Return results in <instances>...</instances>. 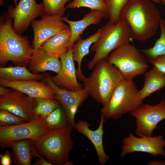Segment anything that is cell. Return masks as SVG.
<instances>
[{"label": "cell", "mask_w": 165, "mask_h": 165, "mask_svg": "<svg viewBox=\"0 0 165 165\" xmlns=\"http://www.w3.org/2000/svg\"><path fill=\"white\" fill-rule=\"evenodd\" d=\"M136 119V134L141 137H152L158 124L165 119V101L163 99L158 104H142L131 113Z\"/></svg>", "instance_id": "10"}, {"label": "cell", "mask_w": 165, "mask_h": 165, "mask_svg": "<svg viewBox=\"0 0 165 165\" xmlns=\"http://www.w3.org/2000/svg\"><path fill=\"white\" fill-rule=\"evenodd\" d=\"M58 16L44 14L39 20H33L31 25L34 33L32 47L34 49L40 47L51 37L70 30L68 25Z\"/></svg>", "instance_id": "14"}, {"label": "cell", "mask_w": 165, "mask_h": 165, "mask_svg": "<svg viewBox=\"0 0 165 165\" xmlns=\"http://www.w3.org/2000/svg\"><path fill=\"white\" fill-rule=\"evenodd\" d=\"M59 58L47 53L41 47L37 49H33L28 64L29 70L35 73L48 71L57 73L62 66Z\"/></svg>", "instance_id": "18"}, {"label": "cell", "mask_w": 165, "mask_h": 165, "mask_svg": "<svg viewBox=\"0 0 165 165\" xmlns=\"http://www.w3.org/2000/svg\"><path fill=\"white\" fill-rule=\"evenodd\" d=\"M43 81L47 83L54 91L56 99L64 109L69 125L75 130V116L79 107L88 98L89 94L87 89L84 88L79 90L72 91L60 88L53 82L51 76L47 74H45Z\"/></svg>", "instance_id": "9"}, {"label": "cell", "mask_w": 165, "mask_h": 165, "mask_svg": "<svg viewBox=\"0 0 165 165\" xmlns=\"http://www.w3.org/2000/svg\"><path fill=\"white\" fill-rule=\"evenodd\" d=\"M159 27L160 35L159 38L156 41L154 46L148 49L140 50L148 62L151 63L156 57L165 55V20L161 18Z\"/></svg>", "instance_id": "25"}, {"label": "cell", "mask_w": 165, "mask_h": 165, "mask_svg": "<svg viewBox=\"0 0 165 165\" xmlns=\"http://www.w3.org/2000/svg\"><path fill=\"white\" fill-rule=\"evenodd\" d=\"M35 165H53L47 160H38L33 164Z\"/></svg>", "instance_id": "34"}, {"label": "cell", "mask_w": 165, "mask_h": 165, "mask_svg": "<svg viewBox=\"0 0 165 165\" xmlns=\"http://www.w3.org/2000/svg\"><path fill=\"white\" fill-rule=\"evenodd\" d=\"M81 7L97 9L103 12L105 8L104 0H73L65 6L66 9H75Z\"/></svg>", "instance_id": "30"}, {"label": "cell", "mask_w": 165, "mask_h": 165, "mask_svg": "<svg viewBox=\"0 0 165 165\" xmlns=\"http://www.w3.org/2000/svg\"><path fill=\"white\" fill-rule=\"evenodd\" d=\"M45 120L47 124L53 130L69 125L66 115L63 112L60 106L46 117Z\"/></svg>", "instance_id": "29"}, {"label": "cell", "mask_w": 165, "mask_h": 165, "mask_svg": "<svg viewBox=\"0 0 165 165\" xmlns=\"http://www.w3.org/2000/svg\"><path fill=\"white\" fill-rule=\"evenodd\" d=\"M101 28H99L96 32L85 39H82L80 36L72 46L73 59L78 63L76 69L77 78L83 82L86 77L83 74L81 69L82 60L84 57L90 53L91 46L98 41L101 36Z\"/></svg>", "instance_id": "20"}, {"label": "cell", "mask_w": 165, "mask_h": 165, "mask_svg": "<svg viewBox=\"0 0 165 165\" xmlns=\"http://www.w3.org/2000/svg\"><path fill=\"white\" fill-rule=\"evenodd\" d=\"M61 19L68 25L71 33V37L68 45V50L75 42L76 40L82 34L85 29L91 24L96 25L103 18V13L97 9H91L90 12L85 14L79 20L74 21L68 19L67 16L61 17Z\"/></svg>", "instance_id": "19"}, {"label": "cell", "mask_w": 165, "mask_h": 165, "mask_svg": "<svg viewBox=\"0 0 165 165\" xmlns=\"http://www.w3.org/2000/svg\"><path fill=\"white\" fill-rule=\"evenodd\" d=\"M154 2L146 0H129L122 10L121 20L126 23L132 39L147 40L155 34L161 19Z\"/></svg>", "instance_id": "1"}, {"label": "cell", "mask_w": 165, "mask_h": 165, "mask_svg": "<svg viewBox=\"0 0 165 165\" xmlns=\"http://www.w3.org/2000/svg\"><path fill=\"white\" fill-rule=\"evenodd\" d=\"M147 164L149 165H165V161L160 162L158 161H153L148 162Z\"/></svg>", "instance_id": "35"}, {"label": "cell", "mask_w": 165, "mask_h": 165, "mask_svg": "<svg viewBox=\"0 0 165 165\" xmlns=\"http://www.w3.org/2000/svg\"><path fill=\"white\" fill-rule=\"evenodd\" d=\"M43 3L35 0H20L15 7L9 6L7 14L13 19V27L17 33L21 34L28 28L35 18L44 13Z\"/></svg>", "instance_id": "12"}, {"label": "cell", "mask_w": 165, "mask_h": 165, "mask_svg": "<svg viewBox=\"0 0 165 165\" xmlns=\"http://www.w3.org/2000/svg\"><path fill=\"white\" fill-rule=\"evenodd\" d=\"M12 19L7 15L0 25V65L11 61L16 66L28 65L33 48L26 36L16 33Z\"/></svg>", "instance_id": "2"}, {"label": "cell", "mask_w": 165, "mask_h": 165, "mask_svg": "<svg viewBox=\"0 0 165 165\" xmlns=\"http://www.w3.org/2000/svg\"><path fill=\"white\" fill-rule=\"evenodd\" d=\"M129 0H104L105 8L103 18L108 19L110 22L116 24L120 20V14Z\"/></svg>", "instance_id": "26"}, {"label": "cell", "mask_w": 165, "mask_h": 165, "mask_svg": "<svg viewBox=\"0 0 165 165\" xmlns=\"http://www.w3.org/2000/svg\"><path fill=\"white\" fill-rule=\"evenodd\" d=\"M105 122V119L101 116L98 127L96 130H93L89 128L90 125L87 122L79 120L76 124L75 129L87 137L91 142L97 153L98 162L101 165H105L110 159L105 151L103 145V128Z\"/></svg>", "instance_id": "17"}, {"label": "cell", "mask_w": 165, "mask_h": 165, "mask_svg": "<svg viewBox=\"0 0 165 165\" xmlns=\"http://www.w3.org/2000/svg\"><path fill=\"white\" fill-rule=\"evenodd\" d=\"M37 105L34 110L35 117L40 116L45 118L56 108L60 106L56 99L38 97L35 98Z\"/></svg>", "instance_id": "27"}, {"label": "cell", "mask_w": 165, "mask_h": 165, "mask_svg": "<svg viewBox=\"0 0 165 165\" xmlns=\"http://www.w3.org/2000/svg\"><path fill=\"white\" fill-rule=\"evenodd\" d=\"M160 3H162L165 6V0H160Z\"/></svg>", "instance_id": "37"}, {"label": "cell", "mask_w": 165, "mask_h": 165, "mask_svg": "<svg viewBox=\"0 0 165 165\" xmlns=\"http://www.w3.org/2000/svg\"><path fill=\"white\" fill-rule=\"evenodd\" d=\"M0 159L1 165H11L13 163V156L8 150L5 151L3 154L0 155Z\"/></svg>", "instance_id": "33"}, {"label": "cell", "mask_w": 165, "mask_h": 165, "mask_svg": "<svg viewBox=\"0 0 165 165\" xmlns=\"http://www.w3.org/2000/svg\"><path fill=\"white\" fill-rule=\"evenodd\" d=\"M140 91L132 80L121 81L113 90L108 101L101 109L105 119L116 120L125 114L134 111L142 104Z\"/></svg>", "instance_id": "5"}, {"label": "cell", "mask_w": 165, "mask_h": 165, "mask_svg": "<svg viewBox=\"0 0 165 165\" xmlns=\"http://www.w3.org/2000/svg\"><path fill=\"white\" fill-rule=\"evenodd\" d=\"M73 128L69 125L52 130L32 140L33 146L40 155L52 165H65L69 160L73 142L71 137Z\"/></svg>", "instance_id": "3"}, {"label": "cell", "mask_w": 165, "mask_h": 165, "mask_svg": "<svg viewBox=\"0 0 165 165\" xmlns=\"http://www.w3.org/2000/svg\"><path fill=\"white\" fill-rule=\"evenodd\" d=\"M0 85L17 90L34 98L56 99L54 91L45 81L34 80L11 81L0 79Z\"/></svg>", "instance_id": "16"}, {"label": "cell", "mask_w": 165, "mask_h": 165, "mask_svg": "<svg viewBox=\"0 0 165 165\" xmlns=\"http://www.w3.org/2000/svg\"><path fill=\"white\" fill-rule=\"evenodd\" d=\"M37 105L35 98L12 89L0 96V109L6 110L22 118L27 122L34 119Z\"/></svg>", "instance_id": "11"}, {"label": "cell", "mask_w": 165, "mask_h": 165, "mask_svg": "<svg viewBox=\"0 0 165 165\" xmlns=\"http://www.w3.org/2000/svg\"><path fill=\"white\" fill-rule=\"evenodd\" d=\"M62 66L55 76H51L53 82L60 88L72 91L83 89L82 85L77 79L73 59L72 47L60 57Z\"/></svg>", "instance_id": "15"}, {"label": "cell", "mask_w": 165, "mask_h": 165, "mask_svg": "<svg viewBox=\"0 0 165 165\" xmlns=\"http://www.w3.org/2000/svg\"><path fill=\"white\" fill-rule=\"evenodd\" d=\"M71 37L70 30L62 32L47 39L41 47L49 53L60 58L68 50L67 46Z\"/></svg>", "instance_id": "24"}, {"label": "cell", "mask_w": 165, "mask_h": 165, "mask_svg": "<svg viewBox=\"0 0 165 165\" xmlns=\"http://www.w3.org/2000/svg\"><path fill=\"white\" fill-rule=\"evenodd\" d=\"M107 61L116 67L127 80H133L136 76L144 74L148 68V61L140 50L130 43L113 51Z\"/></svg>", "instance_id": "7"}, {"label": "cell", "mask_w": 165, "mask_h": 165, "mask_svg": "<svg viewBox=\"0 0 165 165\" xmlns=\"http://www.w3.org/2000/svg\"><path fill=\"white\" fill-rule=\"evenodd\" d=\"M101 28L100 38L90 48L95 53L88 64L90 70L93 69L100 61L107 60L109 54L115 50L129 44L132 38L128 26L123 20L116 24L108 20Z\"/></svg>", "instance_id": "6"}, {"label": "cell", "mask_w": 165, "mask_h": 165, "mask_svg": "<svg viewBox=\"0 0 165 165\" xmlns=\"http://www.w3.org/2000/svg\"><path fill=\"white\" fill-rule=\"evenodd\" d=\"M151 64L165 74V55H160L156 57L152 60Z\"/></svg>", "instance_id": "32"}, {"label": "cell", "mask_w": 165, "mask_h": 165, "mask_svg": "<svg viewBox=\"0 0 165 165\" xmlns=\"http://www.w3.org/2000/svg\"><path fill=\"white\" fill-rule=\"evenodd\" d=\"M70 0H43L44 14L62 17L66 9L65 4Z\"/></svg>", "instance_id": "28"}, {"label": "cell", "mask_w": 165, "mask_h": 165, "mask_svg": "<svg viewBox=\"0 0 165 165\" xmlns=\"http://www.w3.org/2000/svg\"><path fill=\"white\" fill-rule=\"evenodd\" d=\"M32 140L24 139L9 143L6 147H11L13 151V162L18 165H30L32 161Z\"/></svg>", "instance_id": "22"}, {"label": "cell", "mask_w": 165, "mask_h": 165, "mask_svg": "<svg viewBox=\"0 0 165 165\" xmlns=\"http://www.w3.org/2000/svg\"><path fill=\"white\" fill-rule=\"evenodd\" d=\"M45 74L32 73L27 66L0 67V79L14 81L24 80L44 81Z\"/></svg>", "instance_id": "21"}, {"label": "cell", "mask_w": 165, "mask_h": 165, "mask_svg": "<svg viewBox=\"0 0 165 165\" xmlns=\"http://www.w3.org/2000/svg\"><path fill=\"white\" fill-rule=\"evenodd\" d=\"M122 150L120 153L121 157L128 153L138 152H147L154 156L158 155L165 156V141L162 135L154 137L143 136L138 138L130 133L128 137L122 140Z\"/></svg>", "instance_id": "13"}, {"label": "cell", "mask_w": 165, "mask_h": 165, "mask_svg": "<svg viewBox=\"0 0 165 165\" xmlns=\"http://www.w3.org/2000/svg\"><path fill=\"white\" fill-rule=\"evenodd\" d=\"M144 86L140 90L143 100L152 93L165 87V74L155 67L145 73Z\"/></svg>", "instance_id": "23"}, {"label": "cell", "mask_w": 165, "mask_h": 165, "mask_svg": "<svg viewBox=\"0 0 165 165\" xmlns=\"http://www.w3.org/2000/svg\"><path fill=\"white\" fill-rule=\"evenodd\" d=\"M28 122L22 118L10 112L0 109V126H6L20 124Z\"/></svg>", "instance_id": "31"}, {"label": "cell", "mask_w": 165, "mask_h": 165, "mask_svg": "<svg viewBox=\"0 0 165 165\" xmlns=\"http://www.w3.org/2000/svg\"><path fill=\"white\" fill-rule=\"evenodd\" d=\"M148 1H149L152 2H153L156 3H160V0H146Z\"/></svg>", "instance_id": "36"}, {"label": "cell", "mask_w": 165, "mask_h": 165, "mask_svg": "<svg viewBox=\"0 0 165 165\" xmlns=\"http://www.w3.org/2000/svg\"><path fill=\"white\" fill-rule=\"evenodd\" d=\"M45 118L36 116L31 121L11 126H0V145L6 148L9 142L20 140L37 139L53 130Z\"/></svg>", "instance_id": "8"}, {"label": "cell", "mask_w": 165, "mask_h": 165, "mask_svg": "<svg viewBox=\"0 0 165 165\" xmlns=\"http://www.w3.org/2000/svg\"><path fill=\"white\" fill-rule=\"evenodd\" d=\"M93 69L89 76L83 82V85L92 97L104 105L124 78L117 68L107 60L99 61Z\"/></svg>", "instance_id": "4"}]
</instances>
